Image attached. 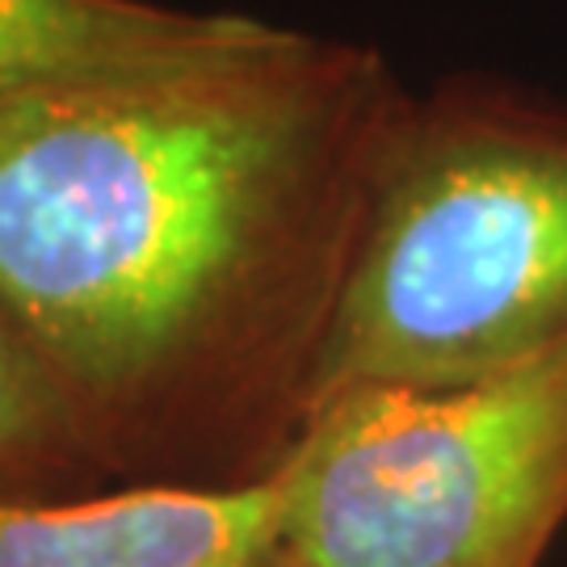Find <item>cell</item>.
Returning a JSON list of instances; mask_svg holds the SVG:
<instances>
[{"label":"cell","instance_id":"2","mask_svg":"<svg viewBox=\"0 0 567 567\" xmlns=\"http://www.w3.org/2000/svg\"><path fill=\"white\" fill-rule=\"evenodd\" d=\"M567 341V102L450 76L408 102L328 344L341 386H450Z\"/></svg>","mask_w":567,"mask_h":567},{"label":"cell","instance_id":"4","mask_svg":"<svg viewBox=\"0 0 567 567\" xmlns=\"http://www.w3.org/2000/svg\"><path fill=\"white\" fill-rule=\"evenodd\" d=\"M282 480L0 496V567H278Z\"/></svg>","mask_w":567,"mask_h":567},{"label":"cell","instance_id":"5","mask_svg":"<svg viewBox=\"0 0 567 567\" xmlns=\"http://www.w3.org/2000/svg\"><path fill=\"white\" fill-rule=\"evenodd\" d=\"M210 13L156 0H0V93L161 60L198 39Z\"/></svg>","mask_w":567,"mask_h":567},{"label":"cell","instance_id":"1","mask_svg":"<svg viewBox=\"0 0 567 567\" xmlns=\"http://www.w3.org/2000/svg\"><path fill=\"white\" fill-rule=\"evenodd\" d=\"M408 102L379 47L236 9L161 60L0 93V324L110 484L282 471Z\"/></svg>","mask_w":567,"mask_h":567},{"label":"cell","instance_id":"6","mask_svg":"<svg viewBox=\"0 0 567 567\" xmlns=\"http://www.w3.org/2000/svg\"><path fill=\"white\" fill-rule=\"evenodd\" d=\"M114 487L39 362L0 324V496L72 501Z\"/></svg>","mask_w":567,"mask_h":567},{"label":"cell","instance_id":"3","mask_svg":"<svg viewBox=\"0 0 567 567\" xmlns=\"http://www.w3.org/2000/svg\"><path fill=\"white\" fill-rule=\"evenodd\" d=\"M278 480V567H538L567 526V341L466 383L341 386Z\"/></svg>","mask_w":567,"mask_h":567}]
</instances>
